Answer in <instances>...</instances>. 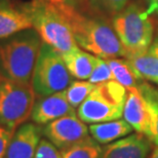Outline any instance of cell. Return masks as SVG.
I'll use <instances>...</instances> for the list:
<instances>
[{"label":"cell","mask_w":158,"mask_h":158,"mask_svg":"<svg viewBox=\"0 0 158 158\" xmlns=\"http://www.w3.org/2000/svg\"><path fill=\"white\" fill-rule=\"evenodd\" d=\"M110 80H114V76L108 62L105 59L98 58L96 66L94 68L93 73L88 78V81L94 84H100Z\"/></svg>","instance_id":"cell-22"},{"label":"cell","mask_w":158,"mask_h":158,"mask_svg":"<svg viewBox=\"0 0 158 158\" xmlns=\"http://www.w3.org/2000/svg\"><path fill=\"white\" fill-rule=\"evenodd\" d=\"M43 41L34 29L21 31L0 43V64L6 76L31 83Z\"/></svg>","instance_id":"cell-3"},{"label":"cell","mask_w":158,"mask_h":158,"mask_svg":"<svg viewBox=\"0 0 158 158\" xmlns=\"http://www.w3.org/2000/svg\"><path fill=\"white\" fill-rule=\"evenodd\" d=\"M91 138L99 144H110L129 135L132 127L124 119H116L111 121L94 123L88 127Z\"/></svg>","instance_id":"cell-14"},{"label":"cell","mask_w":158,"mask_h":158,"mask_svg":"<svg viewBox=\"0 0 158 158\" xmlns=\"http://www.w3.org/2000/svg\"><path fill=\"white\" fill-rule=\"evenodd\" d=\"M35 97L32 83H23L0 73V125L15 131L31 117Z\"/></svg>","instance_id":"cell-6"},{"label":"cell","mask_w":158,"mask_h":158,"mask_svg":"<svg viewBox=\"0 0 158 158\" xmlns=\"http://www.w3.org/2000/svg\"><path fill=\"white\" fill-rule=\"evenodd\" d=\"M34 158H63L61 152L48 140H41Z\"/></svg>","instance_id":"cell-23"},{"label":"cell","mask_w":158,"mask_h":158,"mask_svg":"<svg viewBox=\"0 0 158 158\" xmlns=\"http://www.w3.org/2000/svg\"><path fill=\"white\" fill-rule=\"evenodd\" d=\"M64 12L70 22L78 46L101 59L126 56V52L107 18L78 11L65 5Z\"/></svg>","instance_id":"cell-1"},{"label":"cell","mask_w":158,"mask_h":158,"mask_svg":"<svg viewBox=\"0 0 158 158\" xmlns=\"http://www.w3.org/2000/svg\"><path fill=\"white\" fill-rule=\"evenodd\" d=\"M151 143L146 135L138 132L110 143L103 149L100 158H147Z\"/></svg>","instance_id":"cell-12"},{"label":"cell","mask_w":158,"mask_h":158,"mask_svg":"<svg viewBox=\"0 0 158 158\" xmlns=\"http://www.w3.org/2000/svg\"><path fill=\"white\" fill-rule=\"evenodd\" d=\"M72 82V75L63 56L48 44L42 43L31 83L39 98L63 91Z\"/></svg>","instance_id":"cell-7"},{"label":"cell","mask_w":158,"mask_h":158,"mask_svg":"<svg viewBox=\"0 0 158 158\" xmlns=\"http://www.w3.org/2000/svg\"><path fill=\"white\" fill-rule=\"evenodd\" d=\"M122 116L135 131L146 135L151 141L150 115L138 87L127 89V97L123 107Z\"/></svg>","instance_id":"cell-11"},{"label":"cell","mask_w":158,"mask_h":158,"mask_svg":"<svg viewBox=\"0 0 158 158\" xmlns=\"http://www.w3.org/2000/svg\"><path fill=\"white\" fill-rule=\"evenodd\" d=\"M39 1L50 3V4L56 5V6H58V7H60V6H62V5H64V3L62 2V0H39Z\"/></svg>","instance_id":"cell-28"},{"label":"cell","mask_w":158,"mask_h":158,"mask_svg":"<svg viewBox=\"0 0 158 158\" xmlns=\"http://www.w3.org/2000/svg\"><path fill=\"white\" fill-rule=\"evenodd\" d=\"M62 2L64 3L65 5L76 9L78 11L86 12L89 0H62Z\"/></svg>","instance_id":"cell-25"},{"label":"cell","mask_w":158,"mask_h":158,"mask_svg":"<svg viewBox=\"0 0 158 158\" xmlns=\"http://www.w3.org/2000/svg\"><path fill=\"white\" fill-rule=\"evenodd\" d=\"M148 2L147 9L150 15H158V0H146Z\"/></svg>","instance_id":"cell-26"},{"label":"cell","mask_w":158,"mask_h":158,"mask_svg":"<svg viewBox=\"0 0 158 158\" xmlns=\"http://www.w3.org/2000/svg\"><path fill=\"white\" fill-rule=\"evenodd\" d=\"M15 131L14 129L0 125V158H5L9 142H10Z\"/></svg>","instance_id":"cell-24"},{"label":"cell","mask_w":158,"mask_h":158,"mask_svg":"<svg viewBox=\"0 0 158 158\" xmlns=\"http://www.w3.org/2000/svg\"><path fill=\"white\" fill-rule=\"evenodd\" d=\"M64 7L65 4L58 7L39 0H33L22 7L30 17L32 27L43 42L61 55L78 47Z\"/></svg>","instance_id":"cell-2"},{"label":"cell","mask_w":158,"mask_h":158,"mask_svg":"<svg viewBox=\"0 0 158 158\" xmlns=\"http://www.w3.org/2000/svg\"><path fill=\"white\" fill-rule=\"evenodd\" d=\"M126 97L127 89L115 80L97 84L78 107V117L90 124L120 119Z\"/></svg>","instance_id":"cell-5"},{"label":"cell","mask_w":158,"mask_h":158,"mask_svg":"<svg viewBox=\"0 0 158 158\" xmlns=\"http://www.w3.org/2000/svg\"><path fill=\"white\" fill-rule=\"evenodd\" d=\"M126 60L144 80H149L158 85V56L149 49L145 52L129 55Z\"/></svg>","instance_id":"cell-16"},{"label":"cell","mask_w":158,"mask_h":158,"mask_svg":"<svg viewBox=\"0 0 158 158\" xmlns=\"http://www.w3.org/2000/svg\"><path fill=\"white\" fill-rule=\"evenodd\" d=\"M88 127L76 114L63 116L47 123L42 128V135L61 150L88 138Z\"/></svg>","instance_id":"cell-8"},{"label":"cell","mask_w":158,"mask_h":158,"mask_svg":"<svg viewBox=\"0 0 158 158\" xmlns=\"http://www.w3.org/2000/svg\"><path fill=\"white\" fill-rule=\"evenodd\" d=\"M42 129L33 123L22 124L9 142L5 158H34Z\"/></svg>","instance_id":"cell-10"},{"label":"cell","mask_w":158,"mask_h":158,"mask_svg":"<svg viewBox=\"0 0 158 158\" xmlns=\"http://www.w3.org/2000/svg\"><path fill=\"white\" fill-rule=\"evenodd\" d=\"M149 50L153 53V55L158 56V31H157L156 36L154 37V39L152 41V44H151L149 47Z\"/></svg>","instance_id":"cell-27"},{"label":"cell","mask_w":158,"mask_h":158,"mask_svg":"<svg viewBox=\"0 0 158 158\" xmlns=\"http://www.w3.org/2000/svg\"><path fill=\"white\" fill-rule=\"evenodd\" d=\"M97 84L89 81H72L70 85L65 89L68 102L73 108H78L83 103Z\"/></svg>","instance_id":"cell-21"},{"label":"cell","mask_w":158,"mask_h":158,"mask_svg":"<svg viewBox=\"0 0 158 158\" xmlns=\"http://www.w3.org/2000/svg\"><path fill=\"white\" fill-rule=\"evenodd\" d=\"M75 109L70 105L65 90L42 97L34 104L31 119L36 124H47L66 115H75Z\"/></svg>","instance_id":"cell-9"},{"label":"cell","mask_w":158,"mask_h":158,"mask_svg":"<svg viewBox=\"0 0 158 158\" xmlns=\"http://www.w3.org/2000/svg\"><path fill=\"white\" fill-rule=\"evenodd\" d=\"M69 72L77 79H88L96 66L98 56L81 50L79 47L62 55Z\"/></svg>","instance_id":"cell-15"},{"label":"cell","mask_w":158,"mask_h":158,"mask_svg":"<svg viewBox=\"0 0 158 158\" xmlns=\"http://www.w3.org/2000/svg\"><path fill=\"white\" fill-rule=\"evenodd\" d=\"M150 158H158V147L156 148L155 150L153 151V153H152V155H151Z\"/></svg>","instance_id":"cell-29"},{"label":"cell","mask_w":158,"mask_h":158,"mask_svg":"<svg viewBox=\"0 0 158 158\" xmlns=\"http://www.w3.org/2000/svg\"><path fill=\"white\" fill-rule=\"evenodd\" d=\"M112 25L124 47L126 56L148 50L152 44L154 24L147 7L140 2L126 5L113 18Z\"/></svg>","instance_id":"cell-4"},{"label":"cell","mask_w":158,"mask_h":158,"mask_svg":"<svg viewBox=\"0 0 158 158\" xmlns=\"http://www.w3.org/2000/svg\"><path fill=\"white\" fill-rule=\"evenodd\" d=\"M128 2L129 0H89L87 11L105 18L108 15L115 17L128 4Z\"/></svg>","instance_id":"cell-20"},{"label":"cell","mask_w":158,"mask_h":158,"mask_svg":"<svg viewBox=\"0 0 158 158\" xmlns=\"http://www.w3.org/2000/svg\"><path fill=\"white\" fill-rule=\"evenodd\" d=\"M103 148L93 138H86L61 151L63 158H100Z\"/></svg>","instance_id":"cell-19"},{"label":"cell","mask_w":158,"mask_h":158,"mask_svg":"<svg viewBox=\"0 0 158 158\" xmlns=\"http://www.w3.org/2000/svg\"><path fill=\"white\" fill-rule=\"evenodd\" d=\"M139 91L146 103L150 115L151 123V142L158 146V89L146 81L138 86Z\"/></svg>","instance_id":"cell-18"},{"label":"cell","mask_w":158,"mask_h":158,"mask_svg":"<svg viewBox=\"0 0 158 158\" xmlns=\"http://www.w3.org/2000/svg\"><path fill=\"white\" fill-rule=\"evenodd\" d=\"M114 76V80L123 85L126 89L138 87L144 79L140 77L127 60L108 59L107 60Z\"/></svg>","instance_id":"cell-17"},{"label":"cell","mask_w":158,"mask_h":158,"mask_svg":"<svg viewBox=\"0 0 158 158\" xmlns=\"http://www.w3.org/2000/svg\"><path fill=\"white\" fill-rule=\"evenodd\" d=\"M32 22L23 8L0 7V39L8 38L21 31L31 29Z\"/></svg>","instance_id":"cell-13"}]
</instances>
